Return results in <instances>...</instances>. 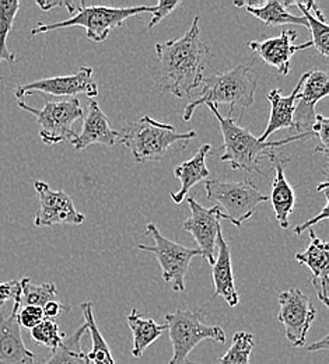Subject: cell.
Here are the masks:
<instances>
[{
	"mask_svg": "<svg viewBox=\"0 0 329 364\" xmlns=\"http://www.w3.org/2000/svg\"><path fill=\"white\" fill-rule=\"evenodd\" d=\"M158 60V87L177 98H188L203 82L213 53L200 40L199 17H195L188 31L180 38L156 44Z\"/></svg>",
	"mask_w": 329,
	"mask_h": 364,
	"instance_id": "6da1fadb",
	"label": "cell"
},
{
	"mask_svg": "<svg viewBox=\"0 0 329 364\" xmlns=\"http://www.w3.org/2000/svg\"><path fill=\"white\" fill-rule=\"evenodd\" d=\"M210 112L215 115L220 125L223 135L225 153L220 160L229 163L233 170H242L245 173H258L264 174L259 168L264 156L269 157L274 153V149H279L293 141L304 140L311 135H291L278 141H261L259 137H255L248 129L242 128L237 119L232 117H223L217 107L209 104L206 105Z\"/></svg>",
	"mask_w": 329,
	"mask_h": 364,
	"instance_id": "7a4b0ae2",
	"label": "cell"
},
{
	"mask_svg": "<svg viewBox=\"0 0 329 364\" xmlns=\"http://www.w3.org/2000/svg\"><path fill=\"white\" fill-rule=\"evenodd\" d=\"M119 135V143L131 150L135 161L149 164L163 160L177 146L185 149L198 134L196 131L181 134L173 125L158 122L144 115L138 122H128Z\"/></svg>",
	"mask_w": 329,
	"mask_h": 364,
	"instance_id": "3957f363",
	"label": "cell"
},
{
	"mask_svg": "<svg viewBox=\"0 0 329 364\" xmlns=\"http://www.w3.org/2000/svg\"><path fill=\"white\" fill-rule=\"evenodd\" d=\"M257 77L252 70L245 65H238L223 73H216L205 79L202 95L190 101L184 109L183 119L189 122L195 109L200 105H230L233 112L235 107H241L244 111L252 107L257 91Z\"/></svg>",
	"mask_w": 329,
	"mask_h": 364,
	"instance_id": "277c9868",
	"label": "cell"
},
{
	"mask_svg": "<svg viewBox=\"0 0 329 364\" xmlns=\"http://www.w3.org/2000/svg\"><path fill=\"white\" fill-rule=\"evenodd\" d=\"M154 6H134V7H108V6H86L80 1L76 13L72 18L59 23H38L31 36L47 34L62 28L82 27L86 30V36L93 43H104L109 34L122 27L124 23L135 16L153 13Z\"/></svg>",
	"mask_w": 329,
	"mask_h": 364,
	"instance_id": "5b68a950",
	"label": "cell"
},
{
	"mask_svg": "<svg viewBox=\"0 0 329 364\" xmlns=\"http://www.w3.org/2000/svg\"><path fill=\"white\" fill-rule=\"evenodd\" d=\"M206 313L198 310H176L166 314V325L173 343V358L170 364H200L189 360V353L206 339L225 343L226 333L219 325H207Z\"/></svg>",
	"mask_w": 329,
	"mask_h": 364,
	"instance_id": "8992f818",
	"label": "cell"
},
{
	"mask_svg": "<svg viewBox=\"0 0 329 364\" xmlns=\"http://www.w3.org/2000/svg\"><path fill=\"white\" fill-rule=\"evenodd\" d=\"M205 188L207 199L217 203L216 206L220 208L235 228L248 220L261 203L269 200V196L262 193L248 178L238 182L207 180Z\"/></svg>",
	"mask_w": 329,
	"mask_h": 364,
	"instance_id": "52a82bcc",
	"label": "cell"
},
{
	"mask_svg": "<svg viewBox=\"0 0 329 364\" xmlns=\"http://www.w3.org/2000/svg\"><path fill=\"white\" fill-rule=\"evenodd\" d=\"M17 104L23 111L37 118L40 137L47 146L72 141L77 136L73 131V124L85 117L83 108L77 98L49 100L45 97V105L43 109L30 107L24 101H18Z\"/></svg>",
	"mask_w": 329,
	"mask_h": 364,
	"instance_id": "ba28073f",
	"label": "cell"
},
{
	"mask_svg": "<svg viewBox=\"0 0 329 364\" xmlns=\"http://www.w3.org/2000/svg\"><path fill=\"white\" fill-rule=\"evenodd\" d=\"M146 232L153 238L154 245L150 247L146 244H139L138 248L156 257L161 268V277L167 284H170L173 291L184 293L185 276L188 272L190 261L195 257H202L200 251L198 248H188L173 240H168L153 223H149L146 226Z\"/></svg>",
	"mask_w": 329,
	"mask_h": 364,
	"instance_id": "9c48e42d",
	"label": "cell"
},
{
	"mask_svg": "<svg viewBox=\"0 0 329 364\" xmlns=\"http://www.w3.org/2000/svg\"><path fill=\"white\" fill-rule=\"evenodd\" d=\"M36 92H41L45 97L52 95L60 98H76V95L85 94L90 100H93L98 95V86L93 79V69L90 66H82L73 75L41 79L27 85L17 86L14 90V95L18 101H23L26 95Z\"/></svg>",
	"mask_w": 329,
	"mask_h": 364,
	"instance_id": "30bf717a",
	"label": "cell"
},
{
	"mask_svg": "<svg viewBox=\"0 0 329 364\" xmlns=\"http://www.w3.org/2000/svg\"><path fill=\"white\" fill-rule=\"evenodd\" d=\"M279 304L281 311L278 319L284 328L287 341L294 348H303L317 311L311 306L310 299L300 289L282 291L279 294Z\"/></svg>",
	"mask_w": 329,
	"mask_h": 364,
	"instance_id": "8fae6325",
	"label": "cell"
},
{
	"mask_svg": "<svg viewBox=\"0 0 329 364\" xmlns=\"http://www.w3.org/2000/svg\"><path fill=\"white\" fill-rule=\"evenodd\" d=\"M190 209V216L184 222L183 228L192 234L198 242V250L212 267L216 261V238L220 230V220L229 218L220 210L219 206L203 208L195 198H185Z\"/></svg>",
	"mask_w": 329,
	"mask_h": 364,
	"instance_id": "7c38bea8",
	"label": "cell"
},
{
	"mask_svg": "<svg viewBox=\"0 0 329 364\" xmlns=\"http://www.w3.org/2000/svg\"><path fill=\"white\" fill-rule=\"evenodd\" d=\"M303 83L293 114L291 135H311L315 121V105L329 94V76L324 70H310L301 76Z\"/></svg>",
	"mask_w": 329,
	"mask_h": 364,
	"instance_id": "4fadbf2b",
	"label": "cell"
},
{
	"mask_svg": "<svg viewBox=\"0 0 329 364\" xmlns=\"http://www.w3.org/2000/svg\"><path fill=\"white\" fill-rule=\"evenodd\" d=\"M34 189L40 199L34 226L50 228L60 223L80 226L86 220V216L75 208L72 198L66 192L52 191L44 181L34 182Z\"/></svg>",
	"mask_w": 329,
	"mask_h": 364,
	"instance_id": "5bb4252c",
	"label": "cell"
},
{
	"mask_svg": "<svg viewBox=\"0 0 329 364\" xmlns=\"http://www.w3.org/2000/svg\"><path fill=\"white\" fill-rule=\"evenodd\" d=\"M298 34L294 30H284L279 37L268 38L265 41H252L247 46L258 53V56L269 66L275 68L282 76H287L290 73V60L291 56L300 50L311 48V41L294 46Z\"/></svg>",
	"mask_w": 329,
	"mask_h": 364,
	"instance_id": "9a60e30c",
	"label": "cell"
},
{
	"mask_svg": "<svg viewBox=\"0 0 329 364\" xmlns=\"http://www.w3.org/2000/svg\"><path fill=\"white\" fill-rule=\"evenodd\" d=\"M308 247L303 252L296 254L294 259L311 271V283L317 296L328 307L329 244L318 238L314 230H308Z\"/></svg>",
	"mask_w": 329,
	"mask_h": 364,
	"instance_id": "2e32d148",
	"label": "cell"
},
{
	"mask_svg": "<svg viewBox=\"0 0 329 364\" xmlns=\"http://www.w3.org/2000/svg\"><path fill=\"white\" fill-rule=\"evenodd\" d=\"M20 301L13 304L9 317L0 316V364H34L36 355L26 348L17 313Z\"/></svg>",
	"mask_w": 329,
	"mask_h": 364,
	"instance_id": "e0dca14e",
	"label": "cell"
},
{
	"mask_svg": "<svg viewBox=\"0 0 329 364\" xmlns=\"http://www.w3.org/2000/svg\"><path fill=\"white\" fill-rule=\"evenodd\" d=\"M119 139L121 135L111 128L107 115L93 98L90 100L87 114L85 115L82 134L75 137L70 144L76 150H86L95 144L114 147L117 143H119Z\"/></svg>",
	"mask_w": 329,
	"mask_h": 364,
	"instance_id": "ac0fdd59",
	"label": "cell"
},
{
	"mask_svg": "<svg viewBox=\"0 0 329 364\" xmlns=\"http://www.w3.org/2000/svg\"><path fill=\"white\" fill-rule=\"evenodd\" d=\"M217 255L213 264L212 276L215 283V297L220 296L226 300L230 307H235L239 301L238 291L235 287L234 274H233V264H232V251L229 244L226 242L222 228L217 232L216 238Z\"/></svg>",
	"mask_w": 329,
	"mask_h": 364,
	"instance_id": "d6986e66",
	"label": "cell"
},
{
	"mask_svg": "<svg viewBox=\"0 0 329 364\" xmlns=\"http://www.w3.org/2000/svg\"><path fill=\"white\" fill-rule=\"evenodd\" d=\"M212 153L210 144H202L195 156L188 161L181 163L174 168V176L181 182V188L177 192H171L170 196L174 203L180 205L187 198L189 191L199 182L209 180V170L206 166V159Z\"/></svg>",
	"mask_w": 329,
	"mask_h": 364,
	"instance_id": "ffe728a7",
	"label": "cell"
},
{
	"mask_svg": "<svg viewBox=\"0 0 329 364\" xmlns=\"http://www.w3.org/2000/svg\"><path fill=\"white\" fill-rule=\"evenodd\" d=\"M269 159L274 163L275 167V178L272 183V209L275 212V218L281 228H288V216L293 213V209L296 206V192L291 188V185L287 182L284 168L288 163V160L281 159L278 154L272 153Z\"/></svg>",
	"mask_w": 329,
	"mask_h": 364,
	"instance_id": "44dd1931",
	"label": "cell"
},
{
	"mask_svg": "<svg viewBox=\"0 0 329 364\" xmlns=\"http://www.w3.org/2000/svg\"><path fill=\"white\" fill-rule=\"evenodd\" d=\"M303 79L298 80V85L290 95H282L278 89L268 92V101L271 104V115L268 121V127L264 135L259 137L261 141H268V137L278 131L293 128V114L297 104V97L301 89Z\"/></svg>",
	"mask_w": 329,
	"mask_h": 364,
	"instance_id": "7402d4cb",
	"label": "cell"
},
{
	"mask_svg": "<svg viewBox=\"0 0 329 364\" xmlns=\"http://www.w3.org/2000/svg\"><path fill=\"white\" fill-rule=\"evenodd\" d=\"M237 7H244L249 14L257 17L264 23L265 27H276L284 24H296L308 28V24L306 18L301 16L291 14L284 6L282 1L278 0H268L261 4L254 3H244V1H234Z\"/></svg>",
	"mask_w": 329,
	"mask_h": 364,
	"instance_id": "603a6c76",
	"label": "cell"
},
{
	"mask_svg": "<svg viewBox=\"0 0 329 364\" xmlns=\"http://www.w3.org/2000/svg\"><path fill=\"white\" fill-rule=\"evenodd\" d=\"M284 7L297 6L303 13L308 24V30L311 31V44L324 56H329V27L323 11L318 9L317 3L313 0L307 1H282Z\"/></svg>",
	"mask_w": 329,
	"mask_h": 364,
	"instance_id": "cb8c5ba5",
	"label": "cell"
},
{
	"mask_svg": "<svg viewBox=\"0 0 329 364\" xmlns=\"http://www.w3.org/2000/svg\"><path fill=\"white\" fill-rule=\"evenodd\" d=\"M128 325L134 335V345H132V356L139 359L143 356L144 350L153 345L161 333L167 329V325H158L156 321L151 318H144L141 313L134 309L128 314Z\"/></svg>",
	"mask_w": 329,
	"mask_h": 364,
	"instance_id": "d4e9b609",
	"label": "cell"
},
{
	"mask_svg": "<svg viewBox=\"0 0 329 364\" xmlns=\"http://www.w3.org/2000/svg\"><path fill=\"white\" fill-rule=\"evenodd\" d=\"M87 331V325H80L72 336L63 339V342L52 352V358L45 364H90L87 353L82 348V338Z\"/></svg>",
	"mask_w": 329,
	"mask_h": 364,
	"instance_id": "484cf974",
	"label": "cell"
},
{
	"mask_svg": "<svg viewBox=\"0 0 329 364\" xmlns=\"http://www.w3.org/2000/svg\"><path fill=\"white\" fill-rule=\"evenodd\" d=\"M82 311L86 319V325H87V331L90 332V338L93 342V348L92 352L87 353V359L90 363L95 364H117L112 358L111 349L107 343V341L104 339V336L101 335L97 322H95V314H93V303L92 301H85L82 304Z\"/></svg>",
	"mask_w": 329,
	"mask_h": 364,
	"instance_id": "4316f807",
	"label": "cell"
},
{
	"mask_svg": "<svg viewBox=\"0 0 329 364\" xmlns=\"http://www.w3.org/2000/svg\"><path fill=\"white\" fill-rule=\"evenodd\" d=\"M20 7L18 0H0V62H7L10 69L16 62V55L7 49L6 44Z\"/></svg>",
	"mask_w": 329,
	"mask_h": 364,
	"instance_id": "83f0119b",
	"label": "cell"
},
{
	"mask_svg": "<svg viewBox=\"0 0 329 364\" xmlns=\"http://www.w3.org/2000/svg\"><path fill=\"white\" fill-rule=\"evenodd\" d=\"M21 286V304L44 307L49 301H55L56 287L53 283L34 284L30 277L20 280Z\"/></svg>",
	"mask_w": 329,
	"mask_h": 364,
	"instance_id": "f1b7e54d",
	"label": "cell"
},
{
	"mask_svg": "<svg viewBox=\"0 0 329 364\" xmlns=\"http://www.w3.org/2000/svg\"><path fill=\"white\" fill-rule=\"evenodd\" d=\"M254 336L248 332H235L230 349L216 364H249V358L254 350Z\"/></svg>",
	"mask_w": 329,
	"mask_h": 364,
	"instance_id": "f546056e",
	"label": "cell"
},
{
	"mask_svg": "<svg viewBox=\"0 0 329 364\" xmlns=\"http://www.w3.org/2000/svg\"><path fill=\"white\" fill-rule=\"evenodd\" d=\"M31 338L37 343L53 352L63 342L65 333L60 332L59 325L53 319L45 318L31 329Z\"/></svg>",
	"mask_w": 329,
	"mask_h": 364,
	"instance_id": "4dcf8cb0",
	"label": "cell"
},
{
	"mask_svg": "<svg viewBox=\"0 0 329 364\" xmlns=\"http://www.w3.org/2000/svg\"><path fill=\"white\" fill-rule=\"evenodd\" d=\"M311 134L313 136L318 137V140L321 141V146H318L315 149V151L323 153L325 157L328 156L329 147V119L327 117L317 114L315 115V121L314 125L311 128Z\"/></svg>",
	"mask_w": 329,
	"mask_h": 364,
	"instance_id": "1f68e13d",
	"label": "cell"
},
{
	"mask_svg": "<svg viewBox=\"0 0 329 364\" xmlns=\"http://www.w3.org/2000/svg\"><path fill=\"white\" fill-rule=\"evenodd\" d=\"M17 319H18L20 326L27 328V329H33L40 322H43L45 317H44V311H43L41 307L24 306L23 309L20 307V310L17 313Z\"/></svg>",
	"mask_w": 329,
	"mask_h": 364,
	"instance_id": "d6a6232c",
	"label": "cell"
},
{
	"mask_svg": "<svg viewBox=\"0 0 329 364\" xmlns=\"http://www.w3.org/2000/svg\"><path fill=\"white\" fill-rule=\"evenodd\" d=\"M183 6V1H158L154 6V10L151 13V20L149 23V28H154L157 24H160L168 14H171L177 7Z\"/></svg>",
	"mask_w": 329,
	"mask_h": 364,
	"instance_id": "836d02e7",
	"label": "cell"
},
{
	"mask_svg": "<svg viewBox=\"0 0 329 364\" xmlns=\"http://www.w3.org/2000/svg\"><path fill=\"white\" fill-rule=\"evenodd\" d=\"M13 300L21 303V286L20 280H9L0 283V306H4L7 301Z\"/></svg>",
	"mask_w": 329,
	"mask_h": 364,
	"instance_id": "e575fe53",
	"label": "cell"
},
{
	"mask_svg": "<svg viewBox=\"0 0 329 364\" xmlns=\"http://www.w3.org/2000/svg\"><path fill=\"white\" fill-rule=\"evenodd\" d=\"M323 192H324V196H325V203H324V208H323L321 213H320L318 216L313 218L311 220H308V222H306V223H303V225H300V226L294 228V234H296V235H301L303 232H306L307 230H310V228H313L314 225H317V223H320V222H327V220H328V189H325V191H323Z\"/></svg>",
	"mask_w": 329,
	"mask_h": 364,
	"instance_id": "d590c367",
	"label": "cell"
},
{
	"mask_svg": "<svg viewBox=\"0 0 329 364\" xmlns=\"http://www.w3.org/2000/svg\"><path fill=\"white\" fill-rule=\"evenodd\" d=\"M70 310H72V307L65 306V304L58 303V301H49V303H47V304L43 307L44 317L47 319H53L55 317H58L62 311L69 313Z\"/></svg>",
	"mask_w": 329,
	"mask_h": 364,
	"instance_id": "8d00e7d4",
	"label": "cell"
},
{
	"mask_svg": "<svg viewBox=\"0 0 329 364\" xmlns=\"http://www.w3.org/2000/svg\"><path fill=\"white\" fill-rule=\"evenodd\" d=\"M68 3H69V1H41V0H37V6H38L43 11H49V10L55 9V7H62V6L66 7Z\"/></svg>",
	"mask_w": 329,
	"mask_h": 364,
	"instance_id": "74e56055",
	"label": "cell"
},
{
	"mask_svg": "<svg viewBox=\"0 0 329 364\" xmlns=\"http://www.w3.org/2000/svg\"><path fill=\"white\" fill-rule=\"evenodd\" d=\"M308 352H318V350H328V336H324L321 341L311 343L307 348Z\"/></svg>",
	"mask_w": 329,
	"mask_h": 364,
	"instance_id": "f35d334b",
	"label": "cell"
}]
</instances>
